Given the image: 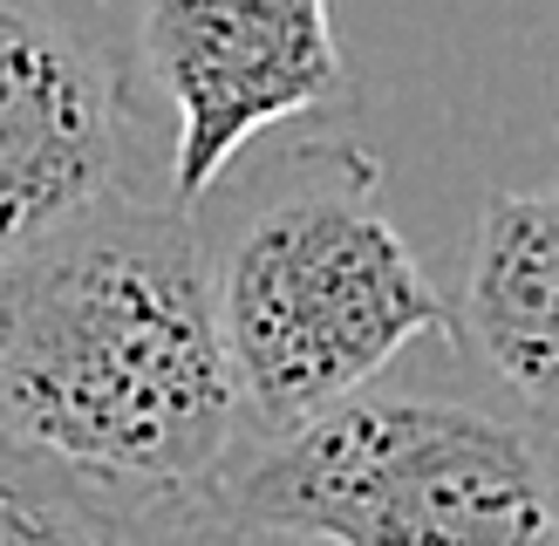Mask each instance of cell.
Listing matches in <instances>:
<instances>
[{
	"label": "cell",
	"mask_w": 559,
	"mask_h": 546,
	"mask_svg": "<svg viewBox=\"0 0 559 546\" xmlns=\"http://www.w3.org/2000/svg\"><path fill=\"white\" fill-rule=\"evenodd\" d=\"M191 218L253 437L321 417L409 342L451 335V300L382 205V157L355 136L328 130L233 164Z\"/></svg>",
	"instance_id": "2"
},
{
	"label": "cell",
	"mask_w": 559,
	"mask_h": 546,
	"mask_svg": "<svg viewBox=\"0 0 559 546\" xmlns=\"http://www.w3.org/2000/svg\"><path fill=\"white\" fill-rule=\"evenodd\" d=\"M157 546H321V539H300V533H280V526H253V519L226 512L218 499H199V506H178L164 519Z\"/></svg>",
	"instance_id": "8"
},
{
	"label": "cell",
	"mask_w": 559,
	"mask_h": 546,
	"mask_svg": "<svg viewBox=\"0 0 559 546\" xmlns=\"http://www.w3.org/2000/svg\"><path fill=\"white\" fill-rule=\"evenodd\" d=\"M130 130L157 144L164 199L199 205L266 130L342 103L334 0H103Z\"/></svg>",
	"instance_id": "4"
},
{
	"label": "cell",
	"mask_w": 559,
	"mask_h": 546,
	"mask_svg": "<svg viewBox=\"0 0 559 546\" xmlns=\"http://www.w3.org/2000/svg\"><path fill=\"white\" fill-rule=\"evenodd\" d=\"M212 499L321 546H559V437L369 382L280 437H246Z\"/></svg>",
	"instance_id": "3"
},
{
	"label": "cell",
	"mask_w": 559,
	"mask_h": 546,
	"mask_svg": "<svg viewBox=\"0 0 559 546\" xmlns=\"http://www.w3.org/2000/svg\"><path fill=\"white\" fill-rule=\"evenodd\" d=\"M171 512H130L69 472L0 444V546H157Z\"/></svg>",
	"instance_id": "7"
},
{
	"label": "cell",
	"mask_w": 559,
	"mask_h": 546,
	"mask_svg": "<svg viewBox=\"0 0 559 546\" xmlns=\"http://www.w3.org/2000/svg\"><path fill=\"white\" fill-rule=\"evenodd\" d=\"M130 151L109 55L41 0H0V260L123 191Z\"/></svg>",
	"instance_id": "5"
},
{
	"label": "cell",
	"mask_w": 559,
	"mask_h": 546,
	"mask_svg": "<svg viewBox=\"0 0 559 546\" xmlns=\"http://www.w3.org/2000/svg\"><path fill=\"white\" fill-rule=\"evenodd\" d=\"M199 218L109 191L0 260V444L130 512L212 499L246 444Z\"/></svg>",
	"instance_id": "1"
},
{
	"label": "cell",
	"mask_w": 559,
	"mask_h": 546,
	"mask_svg": "<svg viewBox=\"0 0 559 546\" xmlns=\"http://www.w3.org/2000/svg\"><path fill=\"white\" fill-rule=\"evenodd\" d=\"M451 335L525 417L559 437V185L491 191L478 205Z\"/></svg>",
	"instance_id": "6"
}]
</instances>
